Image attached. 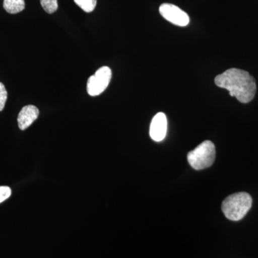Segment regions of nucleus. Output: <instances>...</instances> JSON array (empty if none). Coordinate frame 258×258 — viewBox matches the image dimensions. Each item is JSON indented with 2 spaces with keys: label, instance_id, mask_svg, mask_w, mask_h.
Wrapping results in <instances>:
<instances>
[{
  "label": "nucleus",
  "instance_id": "nucleus-3",
  "mask_svg": "<svg viewBox=\"0 0 258 258\" xmlns=\"http://www.w3.org/2000/svg\"><path fill=\"white\" fill-rule=\"evenodd\" d=\"M216 157L215 144L210 141H205L188 153L187 160L190 166L196 170H202L213 164Z\"/></svg>",
  "mask_w": 258,
  "mask_h": 258
},
{
  "label": "nucleus",
  "instance_id": "nucleus-9",
  "mask_svg": "<svg viewBox=\"0 0 258 258\" xmlns=\"http://www.w3.org/2000/svg\"><path fill=\"white\" fill-rule=\"evenodd\" d=\"M74 2L86 13L93 12L97 4V0H74Z\"/></svg>",
  "mask_w": 258,
  "mask_h": 258
},
{
  "label": "nucleus",
  "instance_id": "nucleus-12",
  "mask_svg": "<svg viewBox=\"0 0 258 258\" xmlns=\"http://www.w3.org/2000/svg\"><path fill=\"white\" fill-rule=\"evenodd\" d=\"M11 194L12 190L9 186H0V203L8 200L11 196Z\"/></svg>",
  "mask_w": 258,
  "mask_h": 258
},
{
  "label": "nucleus",
  "instance_id": "nucleus-1",
  "mask_svg": "<svg viewBox=\"0 0 258 258\" xmlns=\"http://www.w3.org/2000/svg\"><path fill=\"white\" fill-rule=\"evenodd\" d=\"M215 83L218 87L227 90L231 96L235 97L242 103L252 101L257 91L255 80L243 70H227L216 76Z\"/></svg>",
  "mask_w": 258,
  "mask_h": 258
},
{
  "label": "nucleus",
  "instance_id": "nucleus-5",
  "mask_svg": "<svg viewBox=\"0 0 258 258\" xmlns=\"http://www.w3.org/2000/svg\"><path fill=\"white\" fill-rule=\"evenodd\" d=\"M159 13L165 20L177 26L185 27L189 25V15L176 5L164 3L159 8Z\"/></svg>",
  "mask_w": 258,
  "mask_h": 258
},
{
  "label": "nucleus",
  "instance_id": "nucleus-7",
  "mask_svg": "<svg viewBox=\"0 0 258 258\" xmlns=\"http://www.w3.org/2000/svg\"><path fill=\"white\" fill-rule=\"evenodd\" d=\"M39 113L40 112L38 108L33 105H28L23 107L18 115L19 128L23 131L28 128L37 119Z\"/></svg>",
  "mask_w": 258,
  "mask_h": 258
},
{
  "label": "nucleus",
  "instance_id": "nucleus-11",
  "mask_svg": "<svg viewBox=\"0 0 258 258\" xmlns=\"http://www.w3.org/2000/svg\"><path fill=\"white\" fill-rule=\"evenodd\" d=\"M8 98V91L3 83H0V111L4 109Z\"/></svg>",
  "mask_w": 258,
  "mask_h": 258
},
{
  "label": "nucleus",
  "instance_id": "nucleus-4",
  "mask_svg": "<svg viewBox=\"0 0 258 258\" xmlns=\"http://www.w3.org/2000/svg\"><path fill=\"white\" fill-rule=\"evenodd\" d=\"M111 70L107 66H103L96 71L88 80L87 91L91 96H99L108 87L111 81Z\"/></svg>",
  "mask_w": 258,
  "mask_h": 258
},
{
  "label": "nucleus",
  "instance_id": "nucleus-2",
  "mask_svg": "<svg viewBox=\"0 0 258 258\" xmlns=\"http://www.w3.org/2000/svg\"><path fill=\"white\" fill-rule=\"evenodd\" d=\"M252 199L249 194L238 192L231 195L222 202V210L228 220H242L252 207Z\"/></svg>",
  "mask_w": 258,
  "mask_h": 258
},
{
  "label": "nucleus",
  "instance_id": "nucleus-10",
  "mask_svg": "<svg viewBox=\"0 0 258 258\" xmlns=\"http://www.w3.org/2000/svg\"><path fill=\"white\" fill-rule=\"evenodd\" d=\"M42 8L49 14H52L58 8L57 0H40Z\"/></svg>",
  "mask_w": 258,
  "mask_h": 258
},
{
  "label": "nucleus",
  "instance_id": "nucleus-8",
  "mask_svg": "<svg viewBox=\"0 0 258 258\" xmlns=\"http://www.w3.org/2000/svg\"><path fill=\"white\" fill-rule=\"evenodd\" d=\"M3 7L8 13L17 14L25 9V0H4Z\"/></svg>",
  "mask_w": 258,
  "mask_h": 258
},
{
  "label": "nucleus",
  "instance_id": "nucleus-6",
  "mask_svg": "<svg viewBox=\"0 0 258 258\" xmlns=\"http://www.w3.org/2000/svg\"><path fill=\"white\" fill-rule=\"evenodd\" d=\"M167 132V118L164 113H158L153 118L151 123L150 134L151 138L157 142L164 140Z\"/></svg>",
  "mask_w": 258,
  "mask_h": 258
}]
</instances>
